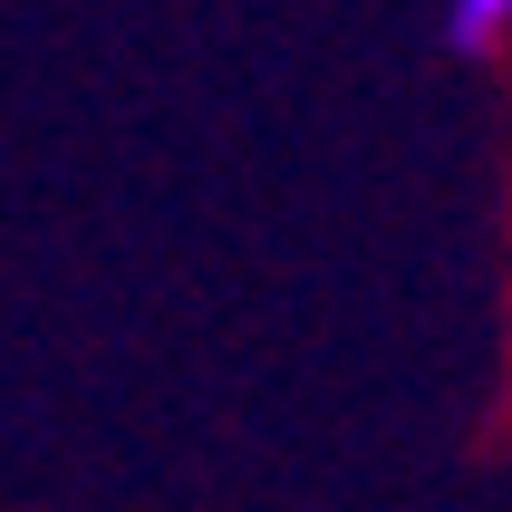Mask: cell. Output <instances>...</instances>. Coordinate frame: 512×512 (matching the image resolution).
Here are the masks:
<instances>
[{
	"label": "cell",
	"instance_id": "obj_1",
	"mask_svg": "<svg viewBox=\"0 0 512 512\" xmlns=\"http://www.w3.org/2000/svg\"><path fill=\"white\" fill-rule=\"evenodd\" d=\"M503 29H512V0H455V10H445V39H455L464 58H484Z\"/></svg>",
	"mask_w": 512,
	"mask_h": 512
}]
</instances>
